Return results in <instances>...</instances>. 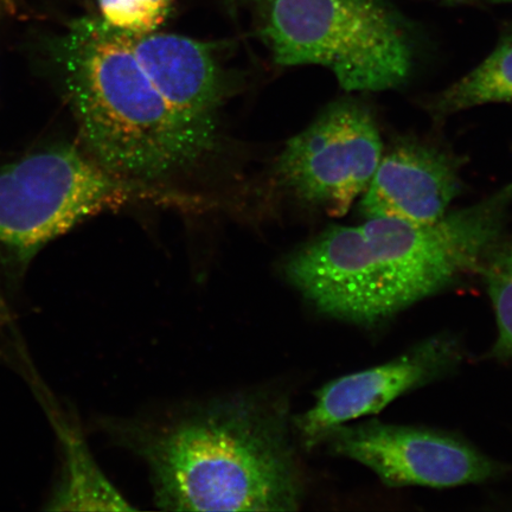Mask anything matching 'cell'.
I'll return each instance as SVG.
<instances>
[{
  "label": "cell",
  "mask_w": 512,
  "mask_h": 512,
  "mask_svg": "<svg viewBox=\"0 0 512 512\" xmlns=\"http://www.w3.org/2000/svg\"><path fill=\"white\" fill-rule=\"evenodd\" d=\"M511 204L512 183L427 226L392 219L331 226L288 256L285 277L322 315L373 328L482 273Z\"/></svg>",
  "instance_id": "1"
},
{
  "label": "cell",
  "mask_w": 512,
  "mask_h": 512,
  "mask_svg": "<svg viewBox=\"0 0 512 512\" xmlns=\"http://www.w3.org/2000/svg\"><path fill=\"white\" fill-rule=\"evenodd\" d=\"M102 427L149 466L160 509L293 511L303 503L305 475L283 394H236Z\"/></svg>",
  "instance_id": "2"
},
{
  "label": "cell",
  "mask_w": 512,
  "mask_h": 512,
  "mask_svg": "<svg viewBox=\"0 0 512 512\" xmlns=\"http://www.w3.org/2000/svg\"><path fill=\"white\" fill-rule=\"evenodd\" d=\"M50 50L83 149L107 169L158 183L214 151L217 131L191 123L166 101L127 32L86 16Z\"/></svg>",
  "instance_id": "3"
},
{
  "label": "cell",
  "mask_w": 512,
  "mask_h": 512,
  "mask_svg": "<svg viewBox=\"0 0 512 512\" xmlns=\"http://www.w3.org/2000/svg\"><path fill=\"white\" fill-rule=\"evenodd\" d=\"M138 203L208 207L201 197L119 175L78 146L29 153L0 169V259L18 270L89 217Z\"/></svg>",
  "instance_id": "4"
},
{
  "label": "cell",
  "mask_w": 512,
  "mask_h": 512,
  "mask_svg": "<svg viewBox=\"0 0 512 512\" xmlns=\"http://www.w3.org/2000/svg\"><path fill=\"white\" fill-rule=\"evenodd\" d=\"M252 2L279 66L328 68L347 92L389 91L411 75V38L387 0Z\"/></svg>",
  "instance_id": "5"
},
{
  "label": "cell",
  "mask_w": 512,
  "mask_h": 512,
  "mask_svg": "<svg viewBox=\"0 0 512 512\" xmlns=\"http://www.w3.org/2000/svg\"><path fill=\"white\" fill-rule=\"evenodd\" d=\"M384 152L367 106L338 101L294 136L278 158V181L307 206L332 217L348 213L364 194Z\"/></svg>",
  "instance_id": "6"
},
{
  "label": "cell",
  "mask_w": 512,
  "mask_h": 512,
  "mask_svg": "<svg viewBox=\"0 0 512 512\" xmlns=\"http://www.w3.org/2000/svg\"><path fill=\"white\" fill-rule=\"evenodd\" d=\"M323 444L335 456L368 467L393 488H457L490 482L504 473L503 464L477 447L430 428L369 420L335 428Z\"/></svg>",
  "instance_id": "7"
},
{
  "label": "cell",
  "mask_w": 512,
  "mask_h": 512,
  "mask_svg": "<svg viewBox=\"0 0 512 512\" xmlns=\"http://www.w3.org/2000/svg\"><path fill=\"white\" fill-rule=\"evenodd\" d=\"M462 360L456 337L441 334L427 338L394 360L326 383L316 393L315 405L293 416V433L300 446L311 451L335 428L380 413L411 390L443 379Z\"/></svg>",
  "instance_id": "8"
},
{
  "label": "cell",
  "mask_w": 512,
  "mask_h": 512,
  "mask_svg": "<svg viewBox=\"0 0 512 512\" xmlns=\"http://www.w3.org/2000/svg\"><path fill=\"white\" fill-rule=\"evenodd\" d=\"M462 162L439 147L405 140L383 152L364 194V219H392L418 226L437 223L462 191Z\"/></svg>",
  "instance_id": "9"
},
{
  "label": "cell",
  "mask_w": 512,
  "mask_h": 512,
  "mask_svg": "<svg viewBox=\"0 0 512 512\" xmlns=\"http://www.w3.org/2000/svg\"><path fill=\"white\" fill-rule=\"evenodd\" d=\"M131 46L166 101L197 126L217 131L223 78L209 44L162 34H130Z\"/></svg>",
  "instance_id": "10"
},
{
  "label": "cell",
  "mask_w": 512,
  "mask_h": 512,
  "mask_svg": "<svg viewBox=\"0 0 512 512\" xmlns=\"http://www.w3.org/2000/svg\"><path fill=\"white\" fill-rule=\"evenodd\" d=\"M49 416L59 435L63 467L59 483L48 501V510H132L96 464L81 427L74 418L48 405Z\"/></svg>",
  "instance_id": "11"
},
{
  "label": "cell",
  "mask_w": 512,
  "mask_h": 512,
  "mask_svg": "<svg viewBox=\"0 0 512 512\" xmlns=\"http://www.w3.org/2000/svg\"><path fill=\"white\" fill-rule=\"evenodd\" d=\"M490 104H512V31L470 73L434 95L427 110L441 119Z\"/></svg>",
  "instance_id": "12"
},
{
  "label": "cell",
  "mask_w": 512,
  "mask_h": 512,
  "mask_svg": "<svg viewBox=\"0 0 512 512\" xmlns=\"http://www.w3.org/2000/svg\"><path fill=\"white\" fill-rule=\"evenodd\" d=\"M480 274L496 317L497 338L491 356L512 361V238L499 243Z\"/></svg>",
  "instance_id": "13"
},
{
  "label": "cell",
  "mask_w": 512,
  "mask_h": 512,
  "mask_svg": "<svg viewBox=\"0 0 512 512\" xmlns=\"http://www.w3.org/2000/svg\"><path fill=\"white\" fill-rule=\"evenodd\" d=\"M175 0H98L101 18L127 34L157 31L170 15Z\"/></svg>",
  "instance_id": "14"
},
{
  "label": "cell",
  "mask_w": 512,
  "mask_h": 512,
  "mask_svg": "<svg viewBox=\"0 0 512 512\" xmlns=\"http://www.w3.org/2000/svg\"><path fill=\"white\" fill-rule=\"evenodd\" d=\"M444 2L458 5V4H470V3L476 2V0H444Z\"/></svg>",
  "instance_id": "15"
},
{
  "label": "cell",
  "mask_w": 512,
  "mask_h": 512,
  "mask_svg": "<svg viewBox=\"0 0 512 512\" xmlns=\"http://www.w3.org/2000/svg\"><path fill=\"white\" fill-rule=\"evenodd\" d=\"M483 2L490 4H512V0H483Z\"/></svg>",
  "instance_id": "16"
},
{
  "label": "cell",
  "mask_w": 512,
  "mask_h": 512,
  "mask_svg": "<svg viewBox=\"0 0 512 512\" xmlns=\"http://www.w3.org/2000/svg\"><path fill=\"white\" fill-rule=\"evenodd\" d=\"M0 10H2V0H0Z\"/></svg>",
  "instance_id": "17"
}]
</instances>
